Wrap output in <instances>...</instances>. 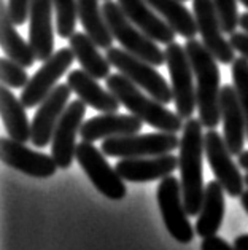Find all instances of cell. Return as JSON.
<instances>
[{
    "mask_svg": "<svg viewBox=\"0 0 248 250\" xmlns=\"http://www.w3.org/2000/svg\"><path fill=\"white\" fill-rule=\"evenodd\" d=\"M180 184L183 193V203L190 217H197L204 201V180H202V156L204 136L202 123L199 118H188L180 139Z\"/></svg>",
    "mask_w": 248,
    "mask_h": 250,
    "instance_id": "cell-1",
    "label": "cell"
},
{
    "mask_svg": "<svg viewBox=\"0 0 248 250\" xmlns=\"http://www.w3.org/2000/svg\"><path fill=\"white\" fill-rule=\"evenodd\" d=\"M185 50L191 61L192 72L196 77V94L199 107V120L202 126L215 129L221 120L220 105V69L215 56L202 42L196 39L186 40Z\"/></svg>",
    "mask_w": 248,
    "mask_h": 250,
    "instance_id": "cell-2",
    "label": "cell"
},
{
    "mask_svg": "<svg viewBox=\"0 0 248 250\" xmlns=\"http://www.w3.org/2000/svg\"><path fill=\"white\" fill-rule=\"evenodd\" d=\"M105 83L107 88L118 97V101L132 115L140 118L143 123H148L154 129H159L162 132L177 134L178 131H183L185 123L178 113L171 112L166 108L164 104L153 99L151 96L148 97L126 75L110 74Z\"/></svg>",
    "mask_w": 248,
    "mask_h": 250,
    "instance_id": "cell-3",
    "label": "cell"
},
{
    "mask_svg": "<svg viewBox=\"0 0 248 250\" xmlns=\"http://www.w3.org/2000/svg\"><path fill=\"white\" fill-rule=\"evenodd\" d=\"M102 13L105 16L113 39L119 42L126 51L154 67L166 64V53L161 51L158 42L150 39L142 29H138L119 7V3L105 0L102 3Z\"/></svg>",
    "mask_w": 248,
    "mask_h": 250,
    "instance_id": "cell-4",
    "label": "cell"
},
{
    "mask_svg": "<svg viewBox=\"0 0 248 250\" xmlns=\"http://www.w3.org/2000/svg\"><path fill=\"white\" fill-rule=\"evenodd\" d=\"M107 59L110 61L112 67H116L123 75H126L131 82H134L140 89L147 91L148 96L159 101L161 104H171L173 101L172 86H169L166 78L162 77L154 65H151L147 61L134 56L124 48H108Z\"/></svg>",
    "mask_w": 248,
    "mask_h": 250,
    "instance_id": "cell-5",
    "label": "cell"
},
{
    "mask_svg": "<svg viewBox=\"0 0 248 250\" xmlns=\"http://www.w3.org/2000/svg\"><path fill=\"white\" fill-rule=\"evenodd\" d=\"M166 53V65L169 69L173 91V104L177 113L183 120H188L194 113L197 105V94L194 88V72H192L191 61L188 58L185 46L177 42L167 45Z\"/></svg>",
    "mask_w": 248,
    "mask_h": 250,
    "instance_id": "cell-6",
    "label": "cell"
},
{
    "mask_svg": "<svg viewBox=\"0 0 248 250\" xmlns=\"http://www.w3.org/2000/svg\"><path fill=\"white\" fill-rule=\"evenodd\" d=\"M180 147V139L172 132L131 134V136L108 137L102 142L100 150L114 158H143L172 153Z\"/></svg>",
    "mask_w": 248,
    "mask_h": 250,
    "instance_id": "cell-7",
    "label": "cell"
},
{
    "mask_svg": "<svg viewBox=\"0 0 248 250\" xmlns=\"http://www.w3.org/2000/svg\"><path fill=\"white\" fill-rule=\"evenodd\" d=\"M75 158L81 169L89 177V180L93 182V185L105 198L119 201L126 196L124 179L116 172V169H113L107 163L104 151L95 148L93 142L83 140V142L78 144Z\"/></svg>",
    "mask_w": 248,
    "mask_h": 250,
    "instance_id": "cell-8",
    "label": "cell"
},
{
    "mask_svg": "<svg viewBox=\"0 0 248 250\" xmlns=\"http://www.w3.org/2000/svg\"><path fill=\"white\" fill-rule=\"evenodd\" d=\"M156 196L169 234L180 244H190L196 233L188 220L181 184L173 175H167L161 180Z\"/></svg>",
    "mask_w": 248,
    "mask_h": 250,
    "instance_id": "cell-9",
    "label": "cell"
},
{
    "mask_svg": "<svg viewBox=\"0 0 248 250\" xmlns=\"http://www.w3.org/2000/svg\"><path fill=\"white\" fill-rule=\"evenodd\" d=\"M74 59L75 53L72 48H60L59 51L53 53V56L45 61L43 65L35 72L32 78H29L27 84L22 88V105L26 108H32L43 102L56 86V82L74 64Z\"/></svg>",
    "mask_w": 248,
    "mask_h": 250,
    "instance_id": "cell-10",
    "label": "cell"
},
{
    "mask_svg": "<svg viewBox=\"0 0 248 250\" xmlns=\"http://www.w3.org/2000/svg\"><path fill=\"white\" fill-rule=\"evenodd\" d=\"M204 153L211 170L231 198H237L244 193L245 179L240 174L237 164L232 161L231 151L225 142V137L215 129H209L204 136Z\"/></svg>",
    "mask_w": 248,
    "mask_h": 250,
    "instance_id": "cell-11",
    "label": "cell"
},
{
    "mask_svg": "<svg viewBox=\"0 0 248 250\" xmlns=\"http://www.w3.org/2000/svg\"><path fill=\"white\" fill-rule=\"evenodd\" d=\"M86 104L81 99L72 101L59 118L51 140V156L57 163L59 169H69L76 153V134H80Z\"/></svg>",
    "mask_w": 248,
    "mask_h": 250,
    "instance_id": "cell-12",
    "label": "cell"
},
{
    "mask_svg": "<svg viewBox=\"0 0 248 250\" xmlns=\"http://www.w3.org/2000/svg\"><path fill=\"white\" fill-rule=\"evenodd\" d=\"M196 22L201 42L205 48L213 54L215 59L221 64H232L235 59V50L231 42L225 39L218 13H216L213 0H192Z\"/></svg>",
    "mask_w": 248,
    "mask_h": 250,
    "instance_id": "cell-13",
    "label": "cell"
},
{
    "mask_svg": "<svg viewBox=\"0 0 248 250\" xmlns=\"http://www.w3.org/2000/svg\"><path fill=\"white\" fill-rule=\"evenodd\" d=\"M0 156L7 166L37 179H48L56 174V169L59 167L53 156L30 150L22 142L11 137L0 140Z\"/></svg>",
    "mask_w": 248,
    "mask_h": 250,
    "instance_id": "cell-14",
    "label": "cell"
},
{
    "mask_svg": "<svg viewBox=\"0 0 248 250\" xmlns=\"http://www.w3.org/2000/svg\"><path fill=\"white\" fill-rule=\"evenodd\" d=\"M70 89L69 84H57L54 86L48 97L40 104L37 113L32 120V142L35 147L43 148L53 140V134L62 117L64 110L69 105Z\"/></svg>",
    "mask_w": 248,
    "mask_h": 250,
    "instance_id": "cell-15",
    "label": "cell"
},
{
    "mask_svg": "<svg viewBox=\"0 0 248 250\" xmlns=\"http://www.w3.org/2000/svg\"><path fill=\"white\" fill-rule=\"evenodd\" d=\"M114 169L128 182H153L164 179L178 169V158L171 153L143 158H121Z\"/></svg>",
    "mask_w": 248,
    "mask_h": 250,
    "instance_id": "cell-16",
    "label": "cell"
},
{
    "mask_svg": "<svg viewBox=\"0 0 248 250\" xmlns=\"http://www.w3.org/2000/svg\"><path fill=\"white\" fill-rule=\"evenodd\" d=\"M53 10V0H32L30 3L29 43L37 61L41 62L50 59L54 53Z\"/></svg>",
    "mask_w": 248,
    "mask_h": 250,
    "instance_id": "cell-17",
    "label": "cell"
},
{
    "mask_svg": "<svg viewBox=\"0 0 248 250\" xmlns=\"http://www.w3.org/2000/svg\"><path fill=\"white\" fill-rule=\"evenodd\" d=\"M221 118L225 127V142L232 155L239 156L244 151L247 139V121L242 110L237 91L231 84H225L220 93Z\"/></svg>",
    "mask_w": 248,
    "mask_h": 250,
    "instance_id": "cell-18",
    "label": "cell"
},
{
    "mask_svg": "<svg viewBox=\"0 0 248 250\" xmlns=\"http://www.w3.org/2000/svg\"><path fill=\"white\" fill-rule=\"evenodd\" d=\"M143 126V121L135 115H119L116 112L102 113L99 117H93L81 125L80 136L83 140L95 142V140L116 137V136H131L138 134Z\"/></svg>",
    "mask_w": 248,
    "mask_h": 250,
    "instance_id": "cell-19",
    "label": "cell"
},
{
    "mask_svg": "<svg viewBox=\"0 0 248 250\" xmlns=\"http://www.w3.org/2000/svg\"><path fill=\"white\" fill-rule=\"evenodd\" d=\"M119 7L128 18L142 29L150 39L161 45H171L175 40V30L154 13V10L147 3V0H118Z\"/></svg>",
    "mask_w": 248,
    "mask_h": 250,
    "instance_id": "cell-20",
    "label": "cell"
},
{
    "mask_svg": "<svg viewBox=\"0 0 248 250\" xmlns=\"http://www.w3.org/2000/svg\"><path fill=\"white\" fill-rule=\"evenodd\" d=\"M67 84L70 89L86 104L102 113L118 112L121 102L110 89L105 91L94 77H91L86 70L76 69L72 70L67 77Z\"/></svg>",
    "mask_w": 248,
    "mask_h": 250,
    "instance_id": "cell-21",
    "label": "cell"
},
{
    "mask_svg": "<svg viewBox=\"0 0 248 250\" xmlns=\"http://www.w3.org/2000/svg\"><path fill=\"white\" fill-rule=\"evenodd\" d=\"M0 43L10 59L16 61L26 69L32 67L37 61L30 43L24 40L16 30V24L10 18L7 0H0Z\"/></svg>",
    "mask_w": 248,
    "mask_h": 250,
    "instance_id": "cell-22",
    "label": "cell"
},
{
    "mask_svg": "<svg viewBox=\"0 0 248 250\" xmlns=\"http://www.w3.org/2000/svg\"><path fill=\"white\" fill-rule=\"evenodd\" d=\"M225 188L218 180H211L205 185L204 201L197 215L196 233L204 237L216 234L225 217Z\"/></svg>",
    "mask_w": 248,
    "mask_h": 250,
    "instance_id": "cell-23",
    "label": "cell"
},
{
    "mask_svg": "<svg viewBox=\"0 0 248 250\" xmlns=\"http://www.w3.org/2000/svg\"><path fill=\"white\" fill-rule=\"evenodd\" d=\"M11 88H0V115L5 127H7L8 137L26 144L32 140V123H29L26 110H24L21 99L10 91Z\"/></svg>",
    "mask_w": 248,
    "mask_h": 250,
    "instance_id": "cell-24",
    "label": "cell"
},
{
    "mask_svg": "<svg viewBox=\"0 0 248 250\" xmlns=\"http://www.w3.org/2000/svg\"><path fill=\"white\" fill-rule=\"evenodd\" d=\"M69 42L83 70H86L95 80H107L112 64L107 56H102L99 53V46L94 43V40L86 32H75Z\"/></svg>",
    "mask_w": 248,
    "mask_h": 250,
    "instance_id": "cell-25",
    "label": "cell"
},
{
    "mask_svg": "<svg viewBox=\"0 0 248 250\" xmlns=\"http://www.w3.org/2000/svg\"><path fill=\"white\" fill-rule=\"evenodd\" d=\"M156 13L183 39H194L197 34L196 16L181 3V0H147Z\"/></svg>",
    "mask_w": 248,
    "mask_h": 250,
    "instance_id": "cell-26",
    "label": "cell"
},
{
    "mask_svg": "<svg viewBox=\"0 0 248 250\" xmlns=\"http://www.w3.org/2000/svg\"><path fill=\"white\" fill-rule=\"evenodd\" d=\"M78 2V20L83 24L86 32L94 43L99 48L108 50L113 43V35L110 32L107 20L102 13V7H99L97 0H76Z\"/></svg>",
    "mask_w": 248,
    "mask_h": 250,
    "instance_id": "cell-27",
    "label": "cell"
},
{
    "mask_svg": "<svg viewBox=\"0 0 248 250\" xmlns=\"http://www.w3.org/2000/svg\"><path fill=\"white\" fill-rule=\"evenodd\" d=\"M56 13V30L60 39H70L75 34L78 2L76 0H53Z\"/></svg>",
    "mask_w": 248,
    "mask_h": 250,
    "instance_id": "cell-28",
    "label": "cell"
},
{
    "mask_svg": "<svg viewBox=\"0 0 248 250\" xmlns=\"http://www.w3.org/2000/svg\"><path fill=\"white\" fill-rule=\"evenodd\" d=\"M232 80L237 91L242 110L247 121V139H248V59L240 56L232 62Z\"/></svg>",
    "mask_w": 248,
    "mask_h": 250,
    "instance_id": "cell-29",
    "label": "cell"
},
{
    "mask_svg": "<svg viewBox=\"0 0 248 250\" xmlns=\"http://www.w3.org/2000/svg\"><path fill=\"white\" fill-rule=\"evenodd\" d=\"M0 80L5 86L11 89H21L27 84L29 75L26 72V67H22L16 61L7 56L0 61Z\"/></svg>",
    "mask_w": 248,
    "mask_h": 250,
    "instance_id": "cell-30",
    "label": "cell"
},
{
    "mask_svg": "<svg viewBox=\"0 0 248 250\" xmlns=\"http://www.w3.org/2000/svg\"><path fill=\"white\" fill-rule=\"evenodd\" d=\"M216 13H218L223 32L234 34L239 26L240 13L237 11V0H213Z\"/></svg>",
    "mask_w": 248,
    "mask_h": 250,
    "instance_id": "cell-31",
    "label": "cell"
},
{
    "mask_svg": "<svg viewBox=\"0 0 248 250\" xmlns=\"http://www.w3.org/2000/svg\"><path fill=\"white\" fill-rule=\"evenodd\" d=\"M30 3H32V0H8L10 18L16 26H22L26 22L30 11Z\"/></svg>",
    "mask_w": 248,
    "mask_h": 250,
    "instance_id": "cell-32",
    "label": "cell"
},
{
    "mask_svg": "<svg viewBox=\"0 0 248 250\" xmlns=\"http://www.w3.org/2000/svg\"><path fill=\"white\" fill-rule=\"evenodd\" d=\"M231 42L232 48L237 53H240L242 56L248 59V34L247 32H234L231 34Z\"/></svg>",
    "mask_w": 248,
    "mask_h": 250,
    "instance_id": "cell-33",
    "label": "cell"
},
{
    "mask_svg": "<svg viewBox=\"0 0 248 250\" xmlns=\"http://www.w3.org/2000/svg\"><path fill=\"white\" fill-rule=\"evenodd\" d=\"M201 250H237L235 247L229 246L228 242H225L218 236H209L204 237V241L201 244Z\"/></svg>",
    "mask_w": 248,
    "mask_h": 250,
    "instance_id": "cell-34",
    "label": "cell"
},
{
    "mask_svg": "<svg viewBox=\"0 0 248 250\" xmlns=\"http://www.w3.org/2000/svg\"><path fill=\"white\" fill-rule=\"evenodd\" d=\"M234 247L237 250H248V234L239 236L234 242Z\"/></svg>",
    "mask_w": 248,
    "mask_h": 250,
    "instance_id": "cell-35",
    "label": "cell"
},
{
    "mask_svg": "<svg viewBox=\"0 0 248 250\" xmlns=\"http://www.w3.org/2000/svg\"><path fill=\"white\" fill-rule=\"evenodd\" d=\"M239 166L242 169L248 170V150L247 151H242V153L239 155Z\"/></svg>",
    "mask_w": 248,
    "mask_h": 250,
    "instance_id": "cell-36",
    "label": "cell"
},
{
    "mask_svg": "<svg viewBox=\"0 0 248 250\" xmlns=\"http://www.w3.org/2000/svg\"><path fill=\"white\" fill-rule=\"evenodd\" d=\"M239 27H242L248 34V11L247 13H242L240 15V20H239Z\"/></svg>",
    "mask_w": 248,
    "mask_h": 250,
    "instance_id": "cell-37",
    "label": "cell"
},
{
    "mask_svg": "<svg viewBox=\"0 0 248 250\" xmlns=\"http://www.w3.org/2000/svg\"><path fill=\"white\" fill-rule=\"evenodd\" d=\"M240 204L245 209V212L248 213V190H245L244 193L240 194Z\"/></svg>",
    "mask_w": 248,
    "mask_h": 250,
    "instance_id": "cell-38",
    "label": "cell"
},
{
    "mask_svg": "<svg viewBox=\"0 0 248 250\" xmlns=\"http://www.w3.org/2000/svg\"><path fill=\"white\" fill-rule=\"evenodd\" d=\"M239 2H240L242 5H244V7H247V8H248V0H239Z\"/></svg>",
    "mask_w": 248,
    "mask_h": 250,
    "instance_id": "cell-39",
    "label": "cell"
},
{
    "mask_svg": "<svg viewBox=\"0 0 248 250\" xmlns=\"http://www.w3.org/2000/svg\"><path fill=\"white\" fill-rule=\"evenodd\" d=\"M244 179H245V185L248 187V170H247V175L244 177Z\"/></svg>",
    "mask_w": 248,
    "mask_h": 250,
    "instance_id": "cell-40",
    "label": "cell"
},
{
    "mask_svg": "<svg viewBox=\"0 0 248 250\" xmlns=\"http://www.w3.org/2000/svg\"><path fill=\"white\" fill-rule=\"evenodd\" d=\"M181 2H186V0H181Z\"/></svg>",
    "mask_w": 248,
    "mask_h": 250,
    "instance_id": "cell-41",
    "label": "cell"
}]
</instances>
